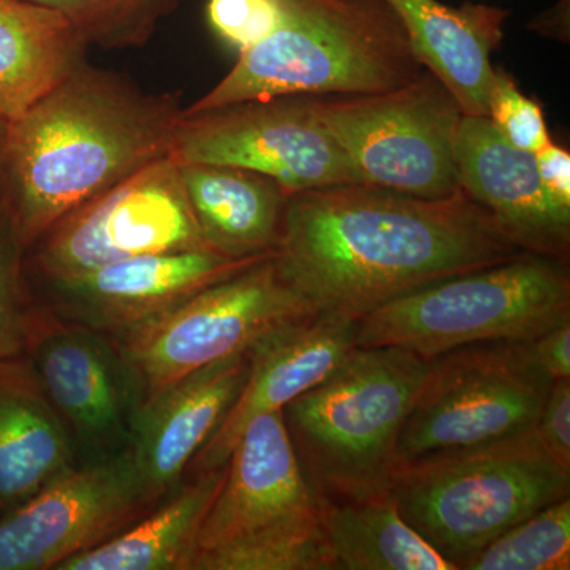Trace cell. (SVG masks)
I'll list each match as a JSON object with an SVG mask.
<instances>
[{
    "instance_id": "cell-1",
    "label": "cell",
    "mask_w": 570,
    "mask_h": 570,
    "mask_svg": "<svg viewBox=\"0 0 570 570\" xmlns=\"http://www.w3.org/2000/svg\"><path fill=\"white\" fill-rule=\"evenodd\" d=\"M520 254L463 190L426 200L344 184L288 195L275 258L311 313L358 321L400 296Z\"/></svg>"
},
{
    "instance_id": "cell-3",
    "label": "cell",
    "mask_w": 570,
    "mask_h": 570,
    "mask_svg": "<svg viewBox=\"0 0 570 570\" xmlns=\"http://www.w3.org/2000/svg\"><path fill=\"white\" fill-rule=\"evenodd\" d=\"M275 31L184 112L284 96L390 91L425 71L382 0H277Z\"/></svg>"
},
{
    "instance_id": "cell-6",
    "label": "cell",
    "mask_w": 570,
    "mask_h": 570,
    "mask_svg": "<svg viewBox=\"0 0 570 570\" xmlns=\"http://www.w3.org/2000/svg\"><path fill=\"white\" fill-rule=\"evenodd\" d=\"M387 493L401 517L460 570L513 524L569 498L570 472L551 459L532 428L396 464Z\"/></svg>"
},
{
    "instance_id": "cell-30",
    "label": "cell",
    "mask_w": 570,
    "mask_h": 570,
    "mask_svg": "<svg viewBox=\"0 0 570 570\" xmlns=\"http://www.w3.org/2000/svg\"><path fill=\"white\" fill-rule=\"evenodd\" d=\"M534 433L551 459L570 472V377L551 382Z\"/></svg>"
},
{
    "instance_id": "cell-21",
    "label": "cell",
    "mask_w": 570,
    "mask_h": 570,
    "mask_svg": "<svg viewBox=\"0 0 570 570\" xmlns=\"http://www.w3.org/2000/svg\"><path fill=\"white\" fill-rule=\"evenodd\" d=\"M178 165L195 220L213 250L232 258L276 250L291 195L283 186L230 165Z\"/></svg>"
},
{
    "instance_id": "cell-17",
    "label": "cell",
    "mask_w": 570,
    "mask_h": 570,
    "mask_svg": "<svg viewBox=\"0 0 570 570\" xmlns=\"http://www.w3.org/2000/svg\"><path fill=\"white\" fill-rule=\"evenodd\" d=\"M356 321L311 314L277 326L247 351L242 392L186 475L224 466L247 423L264 412L283 411L295 397L325 381L355 347Z\"/></svg>"
},
{
    "instance_id": "cell-22",
    "label": "cell",
    "mask_w": 570,
    "mask_h": 570,
    "mask_svg": "<svg viewBox=\"0 0 570 570\" xmlns=\"http://www.w3.org/2000/svg\"><path fill=\"white\" fill-rule=\"evenodd\" d=\"M88 43L58 10L0 0V118L24 115L86 62Z\"/></svg>"
},
{
    "instance_id": "cell-8",
    "label": "cell",
    "mask_w": 570,
    "mask_h": 570,
    "mask_svg": "<svg viewBox=\"0 0 570 570\" xmlns=\"http://www.w3.org/2000/svg\"><path fill=\"white\" fill-rule=\"evenodd\" d=\"M311 314L273 253L111 340L132 374L141 411L179 379L246 354L277 326Z\"/></svg>"
},
{
    "instance_id": "cell-23",
    "label": "cell",
    "mask_w": 570,
    "mask_h": 570,
    "mask_svg": "<svg viewBox=\"0 0 570 570\" xmlns=\"http://www.w3.org/2000/svg\"><path fill=\"white\" fill-rule=\"evenodd\" d=\"M224 475L225 464L186 475L132 527L63 562L58 570H187L198 531Z\"/></svg>"
},
{
    "instance_id": "cell-7",
    "label": "cell",
    "mask_w": 570,
    "mask_h": 570,
    "mask_svg": "<svg viewBox=\"0 0 570 570\" xmlns=\"http://www.w3.org/2000/svg\"><path fill=\"white\" fill-rule=\"evenodd\" d=\"M570 322L568 262L524 253L400 296L356 321L355 347L431 360L480 343L534 340Z\"/></svg>"
},
{
    "instance_id": "cell-10",
    "label": "cell",
    "mask_w": 570,
    "mask_h": 570,
    "mask_svg": "<svg viewBox=\"0 0 570 570\" xmlns=\"http://www.w3.org/2000/svg\"><path fill=\"white\" fill-rule=\"evenodd\" d=\"M550 387L524 341L471 344L428 360L395 466L532 430Z\"/></svg>"
},
{
    "instance_id": "cell-5",
    "label": "cell",
    "mask_w": 570,
    "mask_h": 570,
    "mask_svg": "<svg viewBox=\"0 0 570 570\" xmlns=\"http://www.w3.org/2000/svg\"><path fill=\"white\" fill-rule=\"evenodd\" d=\"M428 360L400 347H354L316 387L283 407L288 436L325 499L387 493L401 428Z\"/></svg>"
},
{
    "instance_id": "cell-11",
    "label": "cell",
    "mask_w": 570,
    "mask_h": 570,
    "mask_svg": "<svg viewBox=\"0 0 570 570\" xmlns=\"http://www.w3.org/2000/svg\"><path fill=\"white\" fill-rule=\"evenodd\" d=\"M213 250L195 220L179 165L163 157L66 214L28 250L39 281L142 255Z\"/></svg>"
},
{
    "instance_id": "cell-25",
    "label": "cell",
    "mask_w": 570,
    "mask_h": 570,
    "mask_svg": "<svg viewBox=\"0 0 570 570\" xmlns=\"http://www.w3.org/2000/svg\"><path fill=\"white\" fill-rule=\"evenodd\" d=\"M569 570L570 499H561L469 557L460 570Z\"/></svg>"
},
{
    "instance_id": "cell-12",
    "label": "cell",
    "mask_w": 570,
    "mask_h": 570,
    "mask_svg": "<svg viewBox=\"0 0 570 570\" xmlns=\"http://www.w3.org/2000/svg\"><path fill=\"white\" fill-rule=\"evenodd\" d=\"M171 156L178 164L246 168L288 194L363 184L354 165L326 132L313 96H284L184 112Z\"/></svg>"
},
{
    "instance_id": "cell-14",
    "label": "cell",
    "mask_w": 570,
    "mask_h": 570,
    "mask_svg": "<svg viewBox=\"0 0 570 570\" xmlns=\"http://www.w3.org/2000/svg\"><path fill=\"white\" fill-rule=\"evenodd\" d=\"M149 504L129 450L78 464L0 519V570H58L132 527Z\"/></svg>"
},
{
    "instance_id": "cell-24",
    "label": "cell",
    "mask_w": 570,
    "mask_h": 570,
    "mask_svg": "<svg viewBox=\"0 0 570 570\" xmlns=\"http://www.w3.org/2000/svg\"><path fill=\"white\" fill-rule=\"evenodd\" d=\"M324 538L333 570H459L401 517L389 493L324 498Z\"/></svg>"
},
{
    "instance_id": "cell-32",
    "label": "cell",
    "mask_w": 570,
    "mask_h": 570,
    "mask_svg": "<svg viewBox=\"0 0 570 570\" xmlns=\"http://www.w3.org/2000/svg\"><path fill=\"white\" fill-rule=\"evenodd\" d=\"M540 179L551 197L570 206V154L550 141L535 153Z\"/></svg>"
},
{
    "instance_id": "cell-26",
    "label": "cell",
    "mask_w": 570,
    "mask_h": 570,
    "mask_svg": "<svg viewBox=\"0 0 570 570\" xmlns=\"http://www.w3.org/2000/svg\"><path fill=\"white\" fill-rule=\"evenodd\" d=\"M58 10L88 47L138 48L151 40L179 0H33Z\"/></svg>"
},
{
    "instance_id": "cell-15",
    "label": "cell",
    "mask_w": 570,
    "mask_h": 570,
    "mask_svg": "<svg viewBox=\"0 0 570 570\" xmlns=\"http://www.w3.org/2000/svg\"><path fill=\"white\" fill-rule=\"evenodd\" d=\"M269 254L232 258L204 249L142 255L81 275L39 281L41 294L32 298L69 324L115 337Z\"/></svg>"
},
{
    "instance_id": "cell-9",
    "label": "cell",
    "mask_w": 570,
    "mask_h": 570,
    "mask_svg": "<svg viewBox=\"0 0 570 570\" xmlns=\"http://www.w3.org/2000/svg\"><path fill=\"white\" fill-rule=\"evenodd\" d=\"M313 105L366 186L426 200L460 193L453 145L463 111L431 71L390 91L313 96Z\"/></svg>"
},
{
    "instance_id": "cell-19",
    "label": "cell",
    "mask_w": 570,
    "mask_h": 570,
    "mask_svg": "<svg viewBox=\"0 0 570 570\" xmlns=\"http://www.w3.org/2000/svg\"><path fill=\"white\" fill-rule=\"evenodd\" d=\"M395 13L415 58L455 97L466 116H489L497 69L491 52L509 11L491 6L453 9L439 0H382Z\"/></svg>"
},
{
    "instance_id": "cell-29",
    "label": "cell",
    "mask_w": 570,
    "mask_h": 570,
    "mask_svg": "<svg viewBox=\"0 0 570 570\" xmlns=\"http://www.w3.org/2000/svg\"><path fill=\"white\" fill-rule=\"evenodd\" d=\"M206 18L216 36L242 55L275 31L281 9L277 0H208Z\"/></svg>"
},
{
    "instance_id": "cell-16",
    "label": "cell",
    "mask_w": 570,
    "mask_h": 570,
    "mask_svg": "<svg viewBox=\"0 0 570 570\" xmlns=\"http://www.w3.org/2000/svg\"><path fill=\"white\" fill-rule=\"evenodd\" d=\"M453 154L460 189L493 216L513 245L569 262L570 206L546 189L534 153L510 145L489 116L463 115Z\"/></svg>"
},
{
    "instance_id": "cell-13",
    "label": "cell",
    "mask_w": 570,
    "mask_h": 570,
    "mask_svg": "<svg viewBox=\"0 0 570 570\" xmlns=\"http://www.w3.org/2000/svg\"><path fill=\"white\" fill-rule=\"evenodd\" d=\"M22 355L62 420L78 464L129 450L140 401L110 336L69 324L33 302Z\"/></svg>"
},
{
    "instance_id": "cell-2",
    "label": "cell",
    "mask_w": 570,
    "mask_h": 570,
    "mask_svg": "<svg viewBox=\"0 0 570 570\" xmlns=\"http://www.w3.org/2000/svg\"><path fill=\"white\" fill-rule=\"evenodd\" d=\"M183 111L179 94L85 62L9 122L0 204L26 254L66 214L170 156Z\"/></svg>"
},
{
    "instance_id": "cell-20",
    "label": "cell",
    "mask_w": 570,
    "mask_h": 570,
    "mask_svg": "<svg viewBox=\"0 0 570 570\" xmlns=\"http://www.w3.org/2000/svg\"><path fill=\"white\" fill-rule=\"evenodd\" d=\"M77 466L69 433L29 360H0V515Z\"/></svg>"
},
{
    "instance_id": "cell-27",
    "label": "cell",
    "mask_w": 570,
    "mask_h": 570,
    "mask_svg": "<svg viewBox=\"0 0 570 570\" xmlns=\"http://www.w3.org/2000/svg\"><path fill=\"white\" fill-rule=\"evenodd\" d=\"M32 305L26 283V250L0 204V360L24 352Z\"/></svg>"
},
{
    "instance_id": "cell-28",
    "label": "cell",
    "mask_w": 570,
    "mask_h": 570,
    "mask_svg": "<svg viewBox=\"0 0 570 570\" xmlns=\"http://www.w3.org/2000/svg\"><path fill=\"white\" fill-rule=\"evenodd\" d=\"M489 119L510 145L523 151L535 154L551 141L542 107L499 69L490 94Z\"/></svg>"
},
{
    "instance_id": "cell-33",
    "label": "cell",
    "mask_w": 570,
    "mask_h": 570,
    "mask_svg": "<svg viewBox=\"0 0 570 570\" xmlns=\"http://www.w3.org/2000/svg\"><path fill=\"white\" fill-rule=\"evenodd\" d=\"M7 132H9V122L0 118V153H2L3 142H6Z\"/></svg>"
},
{
    "instance_id": "cell-18",
    "label": "cell",
    "mask_w": 570,
    "mask_h": 570,
    "mask_svg": "<svg viewBox=\"0 0 570 570\" xmlns=\"http://www.w3.org/2000/svg\"><path fill=\"white\" fill-rule=\"evenodd\" d=\"M247 367V352L228 356L179 379L141 409L129 453L149 504H159L186 478L242 392Z\"/></svg>"
},
{
    "instance_id": "cell-4",
    "label": "cell",
    "mask_w": 570,
    "mask_h": 570,
    "mask_svg": "<svg viewBox=\"0 0 570 570\" xmlns=\"http://www.w3.org/2000/svg\"><path fill=\"white\" fill-rule=\"evenodd\" d=\"M187 570H333L324 498L296 456L283 411L255 415L243 430Z\"/></svg>"
},
{
    "instance_id": "cell-31",
    "label": "cell",
    "mask_w": 570,
    "mask_h": 570,
    "mask_svg": "<svg viewBox=\"0 0 570 570\" xmlns=\"http://www.w3.org/2000/svg\"><path fill=\"white\" fill-rule=\"evenodd\" d=\"M534 365L550 379L570 377V322L554 326L534 340L524 341Z\"/></svg>"
}]
</instances>
